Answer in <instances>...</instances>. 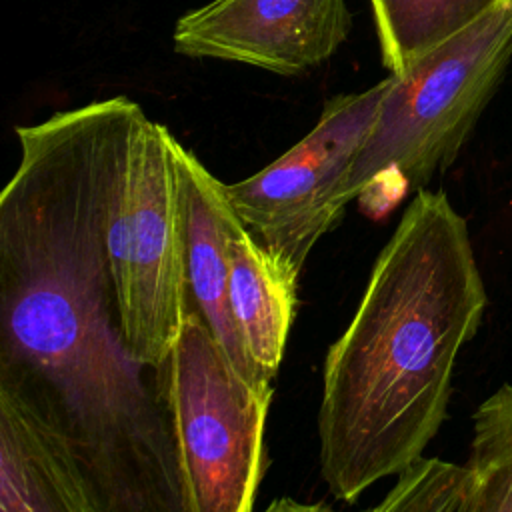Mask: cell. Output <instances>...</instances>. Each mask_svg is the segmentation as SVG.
Here are the masks:
<instances>
[{
  "mask_svg": "<svg viewBox=\"0 0 512 512\" xmlns=\"http://www.w3.org/2000/svg\"><path fill=\"white\" fill-rule=\"evenodd\" d=\"M0 512H74L20 428L2 412Z\"/></svg>",
  "mask_w": 512,
  "mask_h": 512,
  "instance_id": "cell-12",
  "label": "cell"
},
{
  "mask_svg": "<svg viewBox=\"0 0 512 512\" xmlns=\"http://www.w3.org/2000/svg\"><path fill=\"white\" fill-rule=\"evenodd\" d=\"M486 304L464 216L442 190H418L324 360L318 462L336 500L356 502L424 458Z\"/></svg>",
  "mask_w": 512,
  "mask_h": 512,
  "instance_id": "cell-2",
  "label": "cell"
},
{
  "mask_svg": "<svg viewBox=\"0 0 512 512\" xmlns=\"http://www.w3.org/2000/svg\"><path fill=\"white\" fill-rule=\"evenodd\" d=\"M230 308L260 382L274 384L298 308L300 272L270 254L236 212L228 222Z\"/></svg>",
  "mask_w": 512,
  "mask_h": 512,
  "instance_id": "cell-9",
  "label": "cell"
},
{
  "mask_svg": "<svg viewBox=\"0 0 512 512\" xmlns=\"http://www.w3.org/2000/svg\"><path fill=\"white\" fill-rule=\"evenodd\" d=\"M188 512H252L264 472L274 386L248 382L190 306L160 364Z\"/></svg>",
  "mask_w": 512,
  "mask_h": 512,
  "instance_id": "cell-5",
  "label": "cell"
},
{
  "mask_svg": "<svg viewBox=\"0 0 512 512\" xmlns=\"http://www.w3.org/2000/svg\"><path fill=\"white\" fill-rule=\"evenodd\" d=\"M140 110L112 96L16 126L0 194V412L74 512H188L160 368L128 346L106 252Z\"/></svg>",
  "mask_w": 512,
  "mask_h": 512,
  "instance_id": "cell-1",
  "label": "cell"
},
{
  "mask_svg": "<svg viewBox=\"0 0 512 512\" xmlns=\"http://www.w3.org/2000/svg\"><path fill=\"white\" fill-rule=\"evenodd\" d=\"M466 466L474 476L466 512H512V384L476 408Z\"/></svg>",
  "mask_w": 512,
  "mask_h": 512,
  "instance_id": "cell-11",
  "label": "cell"
},
{
  "mask_svg": "<svg viewBox=\"0 0 512 512\" xmlns=\"http://www.w3.org/2000/svg\"><path fill=\"white\" fill-rule=\"evenodd\" d=\"M472 486L466 464L422 458L398 474L384 498L366 512H466Z\"/></svg>",
  "mask_w": 512,
  "mask_h": 512,
  "instance_id": "cell-13",
  "label": "cell"
},
{
  "mask_svg": "<svg viewBox=\"0 0 512 512\" xmlns=\"http://www.w3.org/2000/svg\"><path fill=\"white\" fill-rule=\"evenodd\" d=\"M262 512H336L324 502H298L294 498L282 496L272 500Z\"/></svg>",
  "mask_w": 512,
  "mask_h": 512,
  "instance_id": "cell-14",
  "label": "cell"
},
{
  "mask_svg": "<svg viewBox=\"0 0 512 512\" xmlns=\"http://www.w3.org/2000/svg\"><path fill=\"white\" fill-rule=\"evenodd\" d=\"M512 58V0L442 42L388 88L344 182L348 204L386 212L422 190L462 150Z\"/></svg>",
  "mask_w": 512,
  "mask_h": 512,
  "instance_id": "cell-3",
  "label": "cell"
},
{
  "mask_svg": "<svg viewBox=\"0 0 512 512\" xmlns=\"http://www.w3.org/2000/svg\"><path fill=\"white\" fill-rule=\"evenodd\" d=\"M502 0H370L382 64L400 74Z\"/></svg>",
  "mask_w": 512,
  "mask_h": 512,
  "instance_id": "cell-10",
  "label": "cell"
},
{
  "mask_svg": "<svg viewBox=\"0 0 512 512\" xmlns=\"http://www.w3.org/2000/svg\"><path fill=\"white\" fill-rule=\"evenodd\" d=\"M386 88L388 76L368 90L328 98L314 128L288 152L256 174L224 184L248 232L296 272L348 206L344 182Z\"/></svg>",
  "mask_w": 512,
  "mask_h": 512,
  "instance_id": "cell-6",
  "label": "cell"
},
{
  "mask_svg": "<svg viewBox=\"0 0 512 512\" xmlns=\"http://www.w3.org/2000/svg\"><path fill=\"white\" fill-rule=\"evenodd\" d=\"M122 328L138 362L160 368L192 306L170 130L140 110L124 138L106 214Z\"/></svg>",
  "mask_w": 512,
  "mask_h": 512,
  "instance_id": "cell-4",
  "label": "cell"
},
{
  "mask_svg": "<svg viewBox=\"0 0 512 512\" xmlns=\"http://www.w3.org/2000/svg\"><path fill=\"white\" fill-rule=\"evenodd\" d=\"M170 154L184 222L192 306L200 312L218 346L248 382L274 386L258 380L230 308L228 222L234 208L224 194V182H220L194 152L184 148L172 132Z\"/></svg>",
  "mask_w": 512,
  "mask_h": 512,
  "instance_id": "cell-8",
  "label": "cell"
},
{
  "mask_svg": "<svg viewBox=\"0 0 512 512\" xmlns=\"http://www.w3.org/2000/svg\"><path fill=\"white\" fill-rule=\"evenodd\" d=\"M352 30L346 0H210L174 26V52L298 76L326 64Z\"/></svg>",
  "mask_w": 512,
  "mask_h": 512,
  "instance_id": "cell-7",
  "label": "cell"
}]
</instances>
